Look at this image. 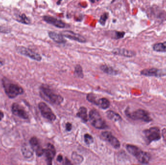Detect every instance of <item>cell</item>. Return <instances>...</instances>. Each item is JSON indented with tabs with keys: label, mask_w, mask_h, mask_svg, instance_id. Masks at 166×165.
<instances>
[{
	"label": "cell",
	"mask_w": 166,
	"mask_h": 165,
	"mask_svg": "<svg viewBox=\"0 0 166 165\" xmlns=\"http://www.w3.org/2000/svg\"><path fill=\"white\" fill-rule=\"evenodd\" d=\"M12 111L15 115L17 116L20 118L24 119H27L28 118V115L26 111L21 105L17 103H14L12 105Z\"/></svg>",
	"instance_id": "7c38bea8"
},
{
	"label": "cell",
	"mask_w": 166,
	"mask_h": 165,
	"mask_svg": "<svg viewBox=\"0 0 166 165\" xmlns=\"http://www.w3.org/2000/svg\"><path fill=\"white\" fill-rule=\"evenodd\" d=\"M87 100L90 102L94 104L97 105V101L95 95L92 94V93H89L87 95Z\"/></svg>",
	"instance_id": "f546056e"
},
{
	"label": "cell",
	"mask_w": 166,
	"mask_h": 165,
	"mask_svg": "<svg viewBox=\"0 0 166 165\" xmlns=\"http://www.w3.org/2000/svg\"><path fill=\"white\" fill-rule=\"evenodd\" d=\"M140 74L146 77H160L166 75V73L162 70L155 68L143 69L140 72Z\"/></svg>",
	"instance_id": "30bf717a"
},
{
	"label": "cell",
	"mask_w": 166,
	"mask_h": 165,
	"mask_svg": "<svg viewBox=\"0 0 166 165\" xmlns=\"http://www.w3.org/2000/svg\"><path fill=\"white\" fill-rule=\"evenodd\" d=\"M3 116H4V115H3V112L1 111H0V121L3 119Z\"/></svg>",
	"instance_id": "e575fe53"
},
{
	"label": "cell",
	"mask_w": 166,
	"mask_h": 165,
	"mask_svg": "<svg viewBox=\"0 0 166 165\" xmlns=\"http://www.w3.org/2000/svg\"><path fill=\"white\" fill-rule=\"evenodd\" d=\"M71 158L74 161V162L77 164L81 163L84 160L83 156L76 152H73L71 155Z\"/></svg>",
	"instance_id": "d4e9b609"
},
{
	"label": "cell",
	"mask_w": 166,
	"mask_h": 165,
	"mask_svg": "<svg viewBox=\"0 0 166 165\" xmlns=\"http://www.w3.org/2000/svg\"><path fill=\"white\" fill-rule=\"evenodd\" d=\"M64 37H66L67 38L71 40H74L77 42L84 43L87 42V39L80 34H77L71 30H64L61 32Z\"/></svg>",
	"instance_id": "9c48e42d"
},
{
	"label": "cell",
	"mask_w": 166,
	"mask_h": 165,
	"mask_svg": "<svg viewBox=\"0 0 166 165\" xmlns=\"http://www.w3.org/2000/svg\"><path fill=\"white\" fill-rule=\"evenodd\" d=\"M41 95L42 97L54 104L60 105L63 101V98L60 95L54 93L48 87L43 85L41 87Z\"/></svg>",
	"instance_id": "7a4b0ae2"
},
{
	"label": "cell",
	"mask_w": 166,
	"mask_h": 165,
	"mask_svg": "<svg viewBox=\"0 0 166 165\" xmlns=\"http://www.w3.org/2000/svg\"><path fill=\"white\" fill-rule=\"evenodd\" d=\"M21 152L24 157L29 158L33 155L34 150L30 144L24 143L21 147Z\"/></svg>",
	"instance_id": "ac0fdd59"
},
{
	"label": "cell",
	"mask_w": 166,
	"mask_h": 165,
	"mask_svg": "<svg viewBox=\"0 0 166 165\" xmlns=\"http://www.w3.org/2000/svg\"><path fill=\"white\" fill-rule=\"evenodd\" d=\"M153 48L154 51L159 52H166V41L158 43L153 45Z\"/></svg>",
	"instance_id": "7402d4cb"
},
{
	"label": "cell",
	"mask_w": 166,
	"mask_h": 165,
	"mask_svg": "<svg viewBox=\"0 0 166 165\" xmlns=\"http://www.w3.org/2000/svg\"><path fill=\"white\" fill-rule=\"evenodd\" d=\"M3 87L5 88V91L10 98L16 97L18 95H21L23 93V88L19 85L15 84L9 83L7 81L3 82Z\"/></svg>",
	"instance_id": "277c9868"
},
{
	"label": "cell",
	"mask_w": 166,
	"mask_h": 165,
	"mask_svg": "<svg viewBox=\"0 0 166 165\" xmlns=\"http://www.w3.org/2000/svg\"><path fill=\"white\" fill-rule=\"evenodd\" d=\"M99 1H100V0H89V1L91 3H94L95 2H98Z\"/></svg>",
	"instance_id": "8d00e7d4"
},
{
	"label": "cell",
	"mask_w": 166,
	"mask_h": 165,
	"mask_svg": "<svg viewBox=\"0 0 166 165\" xmlns=\"http://www.w3.org/2000/svg\"><path fill=\"white\" fill-rule=\"evenodd\" d=\"M44 21L48 24H52L58 28H64L66 27V24L60 19L54 18L50 16H44L43 17Z\"/></svg>",
	"instance_id": "4fadbf2b"
},
{
	"label": "cell",
	"mask_w": 166,
	"mask_h": 165,
	"mask_svg": "<svg viewBox=\"0 0 166 165\" xmlns=\"http://www.w3.org/2000/svg\"><path fill=\"white\" fill-rule=\"evenodd\" d=\"M75 73L78 77L81 78H83L84 77V74L83 72L82 68L81 66L79 64L76 65V66L75 67Z\"/></svg>",
	"instance_id": "484cf974"
},
{
	"label": "cell",
	"mask_w": 166,
	"mask_h": 165,
	"mask_svg": "<svg viewBox=\"0 0 166 165\" xmlns=\"http://www.w3.org/2000/svg\"><path fill=\"white\" fill-rule=\"evenodd\" d=\"M107 117L109 119L114 122H117L121 120V117L119 114L114 112L113 111H109L107 112Z\"/></svg>",
	"instance_id": "603a6c76"
},
{
	"label": "cell",
	"mask_w": 166,
	"mask_h": 165,
	"mask_svg": "<svg viewBox=\"0 0 166 165\" xmlns=\"http://www.w3.org/2000/svg\"><path fill=\"white\" fill-rule=\"evenodd\" d=\"M48 34L50 38L55 43L58 44H65L67 42L66 40L65 39L61 33L58 34L54 32H49Z\"/></svg>",
	"instance_id": "e0dca14e"
},
{
	"label": "cell",
	"mask_w": 166,
	"mask_h": 165,
	"mask_svg": "<svg viewBox=\"0 0 166 165\" xmlns=\"http://www.w3.org/2000/svg\"><path fill=\"white\" fill-rule=\"evenodd\" d=\"M126 114L129 118L135 120H141L146 123L151 122L152 121L148 112L143 109H137L131 113L127 112Z\"/></svg>",
	"instance_id": "8992f818"
},
{
	"label": "cell",
	"mask_w": 166,
	"mask_h": 165,
	"mask_svg": "<svg viewBox=\"0 0 166 165\" xmlns=\"http://www.w3.org/2000/svg\"><path fill=\"white\" fill-rule=\"evenodd\" d=\"M66 130L67 131H70L72 129V125H71V123H67L66 125Z\"/></svg>",
	"instance_id": "1f68e13d"
},
{
	"label": "cell",
	"mask_w": 166,
	"mask_h": 165,
	"mask_svg": "<svg viewBox=\"0 0 166 165\" xmlns=\"http://www.w3.org/2000/svg\"><path fill=\"white\" fill-rule=\"evenodd\" d=\"M39 108L41 111V114L45 118L50 121H54L56 120V116L52 111V109L45 103H39Z\"/></svg>",
	"instance_id": "52a82bcc"
},
{
	"label": "cell",
	"mask_w": 166,
	"mask_h": 165,
	"mask_svg": "<svg viewBox=\"0 0 166 165\" xmlns=\"http://www.w3.org/2000/svg\"><path fill=\"white\" fill-rule=\"evenodd\" d=\"M108 14L107 13H103L102 16L100 17V19L99 20V23H100L101 25L105 26L107 19H108Z\"/></svg>",
	"instance_id": "4316f807"
},
{
	"label": "cell",
	"mask_w": 166,
	"mask_h": 165,
	"mask_svg": "<svg viewBox=\"0 0 166 165\" xmlns=\"http://www.w3.org/2000/svg\"><path fill=\"white\" fill-rule=\"evenodd\" d=\"M4 64V61L2 59V58H0V67H1L3 66Z\"/></svg>",
	"instance_id": "d590c367"
},
{
	"label": "cell",
	"mask_w": 166,
	"mask_h": 165,
	"mask_svg": "<svg viewBox=\"0 0 166 165\" xmlns=\"http://www.w3.org/2000/svg\"><path fill=\"white\" fill-rule=\"evenodd\" d=\"M10 32V30L7 27H4L3 26H0V32L2 33H9Z\"/></svg>",
	"instance_id": "4dcf8cb0"
},
{
	"label": "cell",
	"mask_w": 166,
	"mask_h": 165,
	"mask_svg": "<svg viewBox=\"0 0 166 165\" xmlns=\"http://www.w3.org/2000/svg\"><path fill=\"white\" fill-rule=\"evenodd\" d=\"M78 117L82 120L84 122H87L88 121L87 118V109L84 107H82L79 109V111L77 113Z\"/></svg>",
	"instance_id": "ffe728a7"
},
{
	"label": "cell",
	"mask_w": 166,
	"mask_h": 165,
	"mask_svg": "<svg viewBox=\"0 0 166 165\" xmlns=\"http://www.w3.org/2000/svg\"><path fill=\"white\" fill-rule=\"evenodd\" d=\"M17 50L19 53L24 56H27L32 59L37 61H41L42 59V57L40 55L29 48L24 47H18Z\"/></svg>",
	"instance_id": "ba28073f"
},
{
	"label": "cell",
	"mask_w": 166,
	"mask_h": 165,
	"mask_svg": "<svg viewBox=\"0 0 166 165\" xmlns=\"http://www.w3.org/2000/svg\"><path fill=\"white\" fill-rule=\"evenodd\" d=\"M63 156L61 155H59V156L57 157V160L58 162H61L63 160Z\"/></svg>",
	"instance_id": "d6a6232c"
},
{
	"label": "cell",
	"mask_w": 166,
	"mask_h": 165,
	"mask_svg": "<svg viewBox=\"0 0 166 165\" xmlns=\"http://www.w3.org/2000/svg\"><path fill=\"white\" fill-rule=\"evenodd\" d=\"M84 140L86 144L87 145H90L93 142V138L91 135H89V134H86L84 136Z\"/></svg>",
	"instance_id": "f1b7e54d"
},
{
	"label": "cell",
	"mask_w": 166,
	"mask_h": 165,
	"mask_svg": "<svg viewBox=\"0 0 166 165\" xmlns=\"http://www.w3.org/2000/svg\"><path fill=\"white\" fill-rule=\"evenodd\" d=\"M115 34H114L113 37H112V38L115 39H119L123 38L124 35L125 34V32H118V31H115Z\"/></svg>",
	"instance_id": "83f0119b"
},
{
	"label": "cell",
	"mask_w": 166,
	"mask_h": 165,
	"mask_svg": "<svg viewBox=\"0 0 166 165\" xmlns=\"http://www.w3.org/2000/svg\"><path fill=\"white\" fill-rule=\"evenodd\" d=\"M44 153L45 154V156L46 157L47 163L48 164L51 165L52 163V160L55 157V153H56L55 149L53 145H52L51 143L48 144L46 149H45Z\"/></svg>",
	"instance_id": "9a60e30c"
},
{
	"label": "cell",
	"mask_w": 166,
	"mask_h": 165,
	"mask_svg": "<svg viewBox=\"0 0 166 165\" xmlns=\"http://www.w3.org/2000/svg\"><path fill=\"white\" fill-rule=\"evenodd\" d=\"M97 106L100 107L103 109H107L109 107L110 105V102L107 99L105 98H100L97 101Z\"/></svg>",
	"instance_id": "44dd1931"
},
{
	"label": "cell",
	"mask_w": 166,
	"mask_h": 165,
	"mask_svg": "<svg viewBox=\"0 0 166 165\" xmlns=\"http://www.w3.org/2000/svg\"><path fill=\"white\" fill-rule=\"evenodd\" d=\"M30 144L31 145L34 151L36 152V154L38 156H41L44 154L45 149H43V148L41 146L39 140L36 137H34L31 138L30 140Z\"/></svg>",
	"instance_id": "5bb4252c"
},
{
	"label": "cell",
	"mask_w": 166,
	"mask_h": 165,
	"mask_svg": "<svg viewBox=\"0 0 166 165\" xmlns=\"http://www.w3.org/2000/svg\"><path fill=\"white\" fill-rule=\"evenodd\" d=\"M145 140L147 144L153 141H157L161 138V134L159 128L157 127H152L143 131Z\"/></svg>",
	"instance_id": "5b68a950"
},
{
	"label": "cell",
	"mask_w": 166,
	"mask_h": 165,
	"mask_svg": "<svg viewBox=\"0 0 166 165\" xmlns=\"http://www.w3.org/2000/svg\"><path fill=\"white\" fill-rule=\"evenodd\" d=\"M112 53L115 55L124 56L126 57H133L136 55V53L134 51L128 50L125 48H116L112 50Z\"/></svg>",
	"instance_id": "2e32d148"
},
{
	"label": "cell",
	"mask_w": 166,
	"mask_h": 165,
	"mask_svg": "<svg viewBox=\"0 0 166 165\" xmlns=\"http://www.w3.org/2000/svg\"><path fill=\"white\" fill-rule=\"evenodd\" d=\"M65 164H66V165H69H69H71V162H70V161L69 160V159H68L67 158H65Z\"/></svg>",
	"instance_id": "836d02e7"
},
{
	"label": "cell",
	"mask_w": 166,
	"mask_h": 165,
	"mask_svg": "<svg viewBox=\"0 0 166 165\" xmlns=\"http://www.w3.org/2000/svg\"><path fill=\"white\" fill-rule=\"evenodd\" d=\"M17 19L19 22L22 23L23 24H29L31 23V21L29 18H27L24 14L19 15Z\"/></svg>",
	"instance_id": "cb8c5ba5"
},
{
	"label": "cell",
	"mask_w": 166,
	"mask_h": 165,
	"mask_svg": "<svg viewBox=\"0 0 166 165\" xmlns=\"http://www.w3.org/2000/svg\"><path fill=\"white\" fill-rule=\"evenodd\" d=\"M100 68L104 73L110 75H116L118 74V71L107 65H102L101 66Z\"/></svg>",
	"instance_id": "d6986e66"
},
{
	"label": "cell",
	"mask_w": 166,
	"mask_h": 165,
	"mask_svg": "<svg viewBox=\"0 0 166 165\" xmlns=\"http://www.w3.org/2000/svg\"><path fill=\"white\" fill-rule=\"evenodd\" d=\"M128 152L134 156L138 161L142 164H148L151 159V156L147 152L142 151L137 146L128 144L126 146Z\"/></svg>",
	"instance_id": "6da1fadb"
},
{
	"label": "cell",
	"mask_w": 166,
	"mask_h": 165,
	"mask_svg": "<svg viewBox=\"0 0 166 165\" xmlns=\"http://www.w3.org/2000/svg\"><path fill=\"white\" fill-rule=\"evenodd\" d=\"M89 117L90 123L95 128L99 129H104L107 128L105 122L96 109H93L90 111Z\"/></svg>",
	"instance_id": "3957f363"
},
{
	"label": "cell",
	"mask_w": 166,
	"mask_h": 165,
	"mask_svg": "<svg viewBox=\"0 0 166 165\" xmlns=\"http://www.w3.org/2000/svg\"><path fill=\"white\" fill-rule=\"evenodd\" d=\"M102 136L103 138L108 141L112 146L115 149H118L120 147V142L116 137L113 136L112 133L110 132L105 131L102 132Z\"/></svg>",
	"instance_id": "8fae6325"
},
{
	"label": "cell",
	"mask_w": 166,
	"mask_h": 165,
	"mask_svg": "<svg viewBox=\"0 0 166 165\" xmlns=\"http://www.w3.org/2000/svg\"><path fill=\"white\" fill-rule=\"evenodd\" d=\"M62 0H58V2H57V4L58 5H59L60 3H61V2Z\"/></svg>",
	"instance_id": "74e56055"
}]
</instances>
